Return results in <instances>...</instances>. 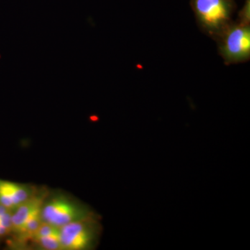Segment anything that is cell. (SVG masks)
I'll return each mask as SVG.
<instances>
[{
	"label": "cell",
	"mask_w": 250,
	"mask_h": 250,
	"mask_svg": "<svg viewBox=\"0 0 250 250\" xmlns=\"http://www.w3.org/2000/svg\"><path fill=\"white\" fill-rule=\"evenodd\" d=\"M45 197L33 195L30 198L18 206L11 214L12 231L18 233L34 215L41 213Z\"/></svg>",
	"instance_id": "6"
},
{
	"label": "cell",
	"mask_w": 250,
	"mask_h": 250,
	"mask_svg": "<svg viewBox=\"0 0 250 250\" xmlns=\"http://www.w3.org/2000/svg\"><path fill=\"white\" fill-rule=\"evenodd\" d=\"M190 6L199 28L213 40L232 22L236 7L234 0H190Z\"/></svg>",
	"instance_id": "1"
},
{
	"label": "cell",
	"mask_w": 250,
	"mask_h": 250,
	"mask_svg": "<svg viewBox=\"0 0 250 250\" xmlns=\"http://www.w3.org/2000/svg\"><path fill=\"white\" fill-rule=\"evenodd\" d=\"M218 52L226 65L250 59V22L238 19L229 24L215 39Z\"/></svg>",
	"instance_id": "2"
},
{
	"label": "cell",
	"mask_w": 250,
	"mask_h": 250,
	"mask_svg": "<svg viewBox=\"0 0 250 250\" xmlns=\"http://www.w3.org/2000/svg\"><path fill=\"white\" fill-rule=\"evenodd\" d=\"M11 214V210L0 204V236H4L10 231H12Z\"/></svg>",
	"instance_id": "8"
},
{
	"label": "cell",
	"mask_w": 250,
	"mask_h": 250,
	"mask_svg": "<svg viewBox=\"0 0 250 250\" xmlns=\"http://www.w3.org/2000/svg\"><path fill=\"white\" fill-rule=\"evenodd\" d=\"M98 226L93 219L77 220L59 228L62 250H83L96 241Z\"/></svg>",
	"instance_id": "4"
},
{
	"label": "cell",
	"mask_w": 250,
	"mask_h": 250,
	"mask_svg": "<svg viewBox=\"0 0 250 250\" xmlns=\"http://www.w3.org/2000/svg\"><path fill=\"white\" fill-rule=\"evenodd\" d=\"M32 195V192L27 187L0 180V204L11 211Z\"/></svg>",
	"instance_id": "5"
},
{
	"label": "cell",
	"mask_w": 250,
	"mask_h": 250,
	"mask_svg": "<svg viewBox=\"0 0 250 250\" xmlns=\"http://www.w3.org/2000/svg\"><path fill=\"white\" fill-rule=\"evenodd\" d=\"M39 244L41 248L47 250H62L61 245L59 228L56 229L53 232L46 236L39 237L33 240Z\"/></svg>",
	"instance_id": "7"
},
{
	"label": "cell",
	"mask_w": 250,
	"mask_h": 250,
	"mask_svg": "<svg viewBox=\"0 0 250 250\" xmlns=\"http://www.w3.org/2000/svg\"><path fill=\"white\" fill-rule=\"evenodd\" d=\"M41 215L42 222L58 228L72 222L90 218V212L84 207L64 195L45 200Z\"/></svg>",
	"instance_id": "3"
}]
</instances>
